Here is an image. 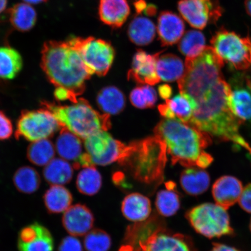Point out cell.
<instances>
[{
    "label": "cell",
    "instance_id": "cell-1",
    "mask_svg": "<svg viewBox=\"0 0 251 251\" xmlns=\"http://www.w3.org/2000/svg\"><path fill=\"white\" fill-rule=\"evenodd\" d=\"M224 65L212 47L207 46L197 57L186 59L184 73L177 82L180 94L193 108L188 124L251 155V147L240 133L242 123L229 107L230 86L222 73Z\"/></svg>",
    "mask_w": 251,
    "mask_h": 251
},
{
    "label": "cell",
    "instance_id": "cell-2",
    "mask_svg": "<svg viewBox=\"0 0 251 251\" xmlns=\"http://www.w3.org/2000/svg\"><path fill=\"white\" fill-rule=\"evenodd\" d=\"M41 66L50 82L56 88L67 89L76 98L84 93L86 81L93 75L71 39L45 43Z\"/></svg>",
    "mask_w": 251,
    "mask_h": 251
},
{
    "label": "cell",
    "instance_id": "cell-3",
    "mask_svg": "<svg viewBox=\"0 0 251 251\" xmlns=\"http://www.w3.org/2000/svg\"><path fill=\"white\" fill-rule=\"evenodd\" d=\"M155 136L166 144L173 165L186 168L197 166L204 151L211 144L209 134L176 119H164L154 128Z\"/></svg>",
    "mask_w": 251,
    "mask_h": 251
},
{
    "label": "cell",
    "instance_id": "cell-4",
    "mask_svg": "<svg viewBox=\"0 0 251 251\" xmlns=\"http://www.w3.org/2000/svg\"><path fill=\"white\" fill-rule=\"evenodd\" d=\"M166 151L164 141L156 136L148 137L128 145L126 153L118 162L135 180L157 186L164 180Z\"/></svg>",
    "mask_w": 251,
    "mask_h": 251
},
{
    "label": "cell",
    "instance_id": "cell-5",
    "mask_svg": "<svg viewBox=\"0 0 251 251\" xmlns=\"http://www.w3.org/2000/svg\"><path fill=\"white\" fill-rule=\"evenodd\" d=\"M42 105L54 115L61 127L67 128L81 139L100 131H107L111 127L110 115L100 114L85 99L78 98L70 105L46 101Z\"/></svg>",
    "mask_w": 251,
    "mask_h": 251
},
{
    "label": "cell",
    "instance_id": "cell-6",
    "mask_svg": "<svg viewBox=\"0 0 251 251\" xmlns=\"http://www.w3.org/2000/svg\"><path fill=\"white\" fill-rule=\"evenodd\" d=\"M137 224L128 228L126 238L134 251H196L189 237L173 233L153 218Z\"/></svg>",
    "mask_w": 251,
    "mask_h": 251
},
{
    "label": "cell",
    "instance_id": "cell-7",
    "mask_svg": "<svg viewBox=\"0 0 251 251\" xmlns=\"http://www.w3.org/2000/svg\"><path fill=\"white\" fill-rule=\"evenodd\" d=\"M186 217L198 233L207 238L221 237L233 233L226 209L218 204H201L189 210Z\"/></svg>",
    "mask_w": 251,
    "mask_h": 251
},
{
    "label": "cell",
    "instance_id": "cell-8",
    "mask_svg": "<svg viewBox=\"0 0 251 251\" xmlns=\"http://www.w3.org/2000/svg\"><path fill=\"white\" fill-rule=\"evenodd\" d=\"M212 47L223 61L237 70L251 66V37H241L225 29L216 32L211 41Z\"/></svg>",
    "mask_w": 251,
    "mask_h": 251
},
{
    "label": "cell",
    "instance_id": "cell-9",
    "mask_svg": "<svg viewBox=\"0 0 251 251\" xmlns=\"http://www.w3.org/2000/svg\"><path fill=\"white\" fill-rule=\"evenodd\" d=\"M57 119L45 108L22 112L19 118L15 137L34 141L48 139L61 129Z\"/></svg>",
    "mask_w": 251,
    "mask_h": 251
},
{
    "label": "cell",
    "instance_id": "cell-10",
    "mask_svg": "<svg viewBox=\"0 0 251 251\" xmlns=\"http://www.w3.org/2000/svg\"><path fill=\"white\" fill-rule=\"evenodd\" d=\"M71 40L79 52L84 64L93 74L100 76L107 74L115 55L111 43L93 37L86 39L74 37Z\"/></svg>",
    "mask_w": 251,
    "mask_h": 251
},
{
    "label": "cell",
    "instance_id": "cell-11",
    "mask_svg": "<svg viewBox=\"0 0 251 251\" xmlns=\"http://www.w3.org/2000/svg\"><path fill=\"white\" fill-rule=\"evenodd\" d=\"M84 147L92 166H106L125 156L127 146L115 140L106 131H100L84 140Z\"/></svg>",
    "mask_w": 251,
    "mask_h": 251
},
{
    "label": "cell",
    "instance_id": "cell-12",
    "mask_svg": "<svg viewBox=\"0 0 251 251\" xmlns=\"http://www.w3.org/2000/svg\"><path fill=\"white\" fill-rule=\"evenodd\" d=\"M178 9L184 20L199 29L216 23L223 11L218 0H180Z\"/></svg>",
    "mask_w": 251,
    "mask_h": 251
},
{
    "label": "cell",
    "instance_id": "cell-13",
    "mask_svg": "<svg viewBox=\"0 0 251 251\" xmlns=\"http://www.w3.org/2000/svg\"><path fill=\"white\" fill-rule=\"evenodd\" d=\"M95 218L90 209L76 203L66 211L62 218L63 227L72 236H83L92 230Z\"/></svg>",
    "mask_w": 251,
    "mask_h": 251
},
{
    "label": "cell",
    "instance_id": "cell-14",
    "mask_svg": "<svg viewBox=\"0 0 251 251\" xmlns=\"http://www.w3.org/2000/svg\"><path fill=\"white\" fill-rule=\"evenodd\" d=\"M164 51L150 55L143 50H139L134 55L132 67L128 72V79L133 80L140 84L155 85L161 79L156 71V61Z\"/></svg>",
    "mask_w": 251,
    "mask_h": 251
},
{
    "label": "cell",
    "instance_id": "cell-15",
    "mask_svg": "<svg viewBox=\"0 0 251 251\" xmlns=\"http://www.w3.org/2000/svg\"><path fill=\"white\" fill-rule=\"evenodd\" d=\"M228 105L232 113L241 123L251 122V82L247 80L246 85L237 78L230 84Z\"/></svg>",
    "mask_w": 251,
    "mask_h": 251
},
{
    "label": "cell",
    "instance_id": "cell-16",
    "mask_svg": "<svg viewBox=\"0 0 251 251\" xmlns=\"http://www.w3.org/2000/svg\"><path fill=\"white\" fill-rule=\"evenodd\" d=\"M243 190V185L239 180L230 176H225L213 185L212 195L218 205L227 209L239 200Z\"/></svg>",
    "mask_w": 251,
    "mask_h": 251
},
{
    "label": "cell",
    "instance_id": "cell-17",
    "mask_svg": "<svg viewBox=\"0 0 251 251\" xmlns=\"http://www.w3.org/2000/svg\"><path fill=\"white\" fill-rule=\"evenodd\" d=\"M185 26L181 18L173 12H162L158 21V33L162 46L175 45L184 35Z\"/></svg>",
    "mask_w": 251,
    "mask_h": 251
},
{
    "label": "cell",
    "instance_id": "cell-18",
    "mask_svg": "<svg viewBox=\"0 0 251 251\" xmlns=\"http://www.w3.org/2000/svg\"><path fill=\"white\" fill-rule=\"evenodd\" d=\"M121 210L126 219L137 224L149 219L151 213V203L149 198L143 194L131 193L122 201Z\"/></svg>",
    "mask_w": 251,
    "mask_h": 251
},
{
    "label": "cell",
    "instance_id": "cell-19",
    "mask_svg": "<svg viewBox=\"0 0 251 251\" xmlns=\"http://www.w3.org/2000/svg\"><path fill=\"white\" fill-rule=\"evenodd\" d=\"M130 11L127 0H100V20L112 27L122 26L127 20Z\"/></svg>",
    "mask_w": 251,
    "mask_h": 251
},
{
    "label": "cell",
    "instance_id": "cell-20",
    "mask_svg": "<svg viewBox=\"0 0 251 251\" xmlns=\"http://www.w3.org/2000/svg\"><path fill=\"white\" fill-rule=\"evenodd\" d=\"M55 144V149L61 158L76 163L82 153L80 138L65 127H61Z\"/></svg>",
    "mask_w": 251,
    "mask_h": 251
},
{
    "label": "cell",
    "instance_id": "cell-21",
    "mask_svg": "<svg viewBox=\"0 0 251 251\" xmlns=\"http://www.w3.org/2000/svg\"><path fill=\"white\" fill-rule=\"evenodd\" d=\"M209 175L199 168H188L181 173L180 184L188 195L197 196L205 193L210 185Z\"/></svg>",
    "mask_w": 251,
    "mask_h": 251
},
{
    "label": "cell",
    "instance_id": "cell-22",
    "mask_svg": "<svg viewBox=\"0 0 251 251\" xmlns=\"http://www.w3.org/2000/svg\"><path fill=\"white\" fill-rule=\"evenodd\" d=\"M43 202L50 214L65 212L71 206L73 196L70 190L60 185H53L44 194Z\"/></svg>",
    "mask_w": 251,
    "mask_h": 251
},
{
    "label": "cell",
    "instance_id": "cell-23",
    "mask_svg": "<svg viewBox=\"0 0 251 251\" xmlns=\"http://www.w3.org/2000/svg\"><path fill=\"white\" fill-rule=\"evenodd\" d=\"M160 114L166 119H176L185 124H189L193 116V108L186 97L181 94L172 99L166 100L165 104L158 107Z\"/></svg>",
    "mask_w": 251,
    "mask_h": 251
},
{
    "label": "cell",
    "instance_id": "cell-24",
    "mask_svg": "<svg viewBox=\"0 0 251 251\" xmlns=\"http://www.w3.org/2000/svg\"><path fill=\"white\" fill-rule=\"evenodd\" d=\"M74 176V166L62 158H54L43 170V176L50 184H67L72 180Z\"/></svg>",
    "mask_w": 251,
    "mask_h": 251
},
{
    "label": "cell",
    "instance_id": "cell-25",
    "mask_svg": "<svg viewBox=\"0 0 251 251\" xmlns=\"http://www.w3.org/2000/svg\"><path fill=\"white\" fill-rule=\"evenodd\" d=\"M97 102L102 111L108 115H117L125 107V97L118 88L108 86L100 91Z\"/></svg>",
    "mask_w": 251,
    "mask_h": 251
},
{
    "label": "cell",
    "instance_id": "cell-26",
    "mask_svg": "<svg viewBox=\"0 0 251 251\" xmlns=\"http://www.w3.org/2000/svg\"><path fill=\"white\" fill-rule=\"evenodd\" d=\"M185 67L177 55H160L156 61V71L160 79L168 82L178 80L183 76Z\"/></svg>",
    "mask_w": 251,
    "mask_h": 251
},
{
    "label": "cell",
    "instance_id": "cell-27",
    "mask_svg": "<svg viewBox=\"0 0 251 251\" xmlns=\"http://www.w3.org/2000/svg\"><path fill=\"white\" fill-rule=\"evenodd\" d=\"M165 185L166 189L161 190L157 194L155 206L159 215L170 217L179 210L180 199L174 182L169 181Z\"/></svg>",
    "mask_w": 251,
    "mask_h": 251
},
{
    "label": "cell",
    "instance_id": "cell-28",
    "mask_svg": "<svg viewBox=\"0 0 251 251\" xmlns=\"http://www.w3.org/2000/svg\"><path fill=\"white\" fill-rule=\"evenodd\" d=\"M128 37L137 46H146L151 43L156 34L154 24L149 19L136 17L131 21L128 29Z\"/></svg>",
    "mask_w": 251,
    "mask_h": 251
},
{
    "label": "cell",
    "instance_id": "cell-29",
    "mask_svg": "<svg viewBox=\"0 0 251 251\" xmlns=\"http://www.w3.org/2000/svg\"><path fill=\"white\" fill-rule=\"evenodd\" d=\"M9 21L15 29L27 31L34 27L37 21L35 9L27 3H19L9 11Z\"/></svg>",
    "mask_w": 251,
    "mask_h": 251
},
{
    "label": "cell",
    "instance_id": "cell-30",
    "mask_svg": "<svg viewBox=\"0 0 251 251\" xmlns=\"http://www.w3.org/2000/svg\"><path fill=\"white\" fill-rule=\"evenodd\" d=\"M23 66V58L17 50L9 47H0V78L13 79Z\"/></svg>",
    "mask_w": 251,
    "mask_h": 251
},
{
    "label": "cell",
    "instance_id": "cell-31",
    "mask_svg": "<svg viewBox=\"0 0 251 251\" xmlns=\"http://www.w3.org/2000/svg\"><path fill=\"white\" fill-rule=\"evenodd\" d=\"M101 174L94 166L83 168L76 178L78 192L87 196H93L99 192L102 187Z\"/></svg>",
    "mask_w": 251,
    "mask_h": 251
},
{
    "label": "cell",
    "instance_id": "cell-32",
    "mask_svg": "<svg viewBox=\"0 0 251 251\" xmlns=\"http://www.w3.org/2000/svg\"><path fill=\"white\" fill-rule=\"evenodd\" d=\"M20 251H54V241L49 229L40 224L36 233L24 242H18Z\"/></svg>",
    "mask_w": 251,
    "mask_h": 251
},
{
    "label": "cell",
    "instance_id": "cell-33",
    "mask_svg": "<svg viewBox=\"0 0 251 251\" xmlns=\"http://www.w3.org/2000/svg\"><path fill=\"white\" fill-rule=\"evenodd\" d=\"M14 186L22 193L30 194L39 189L41 179L38 172L30 166H23L15 173Z\"/></svg>",
    "mask_w": 251,
    "mask_h": 251
},
{
    "label": "cell",
    "instance_id": "cell-34",
    "mask_svg": "<svg viewBox=\"0 0 251 251\" xmlns=\"http://www.w3.org/2000/svg\"><path fill=\"white\" fill-rule=\"evenodd\" d=\"M55 150L54 144L48 139L34 141L28 147L27 156L34 165L46 166L54 158Z\"/></svg>",
    "mask_w": 251,
    "mask_h": 251
},
{
    "label": "cell",
    "instance_id": "cell-35",
    "mask_svg": "<svg viewBox=\"0 0 251 251\" xmlns=\"http://www.w3.org/2000/svg\"><path fill=\"white\" fill-rule=\"evenodd\" d=\"M205 37L200 31H187L180 40L178 49L186 58L197 57L206 48Z\"/></svg>",
    "mask_w": 251,
    "mask_h": 251
},
{
    "label": "cell",
    "instance_id": "cell-36",
    "mask_svg": "<svg viewBox=\"0 0 251 251\" xmlns=\"http://www.w3.org/2000/svg\"><path fill=\"white\" fill-rule=\"evenodd\" d=\"M111 245L110 235L100 228L92 229L84 239V246L87 251H108Z\"/></svg>",
    "mask_w": 251,
    "mask_h": 251
},
{
    "label": "cell",
    "instance_id": "cell-37",
    "mask_svg": "<svg viewBox=\"0 0 251 251\" xmlns=\"http://www.w3.org/2000/svg\"><path fill=\"white\" fill-rule=\"evenodd\" d=\"M130 100L135 107L140 109L152 108L156 102V93L149 85L138 87L131 91Z\"/></svg>",
    "mask_w": 251,
    "mask_h": 251
},
{
    "label": "cell",
    "instance_id": "cell-38",
    "mask_svg": "<svg viewBox=\"0 0 251 251\" xmlns=\"http://www.w3.org/2000/svg\"><path fill=\"white\" fill-rule=\"evenodd\" d=\"M58 251H83L79 240L75 236L66 237L59 244Z\"/></svg>",
    "mask_w": 251,
    "mask_h": 251
},
{
    "label": "cell",
    "instance_id": "cell-39",
    "mask_svg": "<svg viewBox=\"0 0 251 251\" xmlns=\"http://www.w3.org/2000/svg\"><path fill=\"white\" fill-rule=\"evenodd\" d=\"M13 133L12 122L4 112L0 111V140L8 139Z\"/></svg>",
    "mask_w": 251,
    "mask_h": 251
},
{
    "label": "cell",
    "instance_id": "cell-40",
    "mask_svg": "<svg viewBox=\"0 0 251 251\" xmlns=\"http://www.w3.org/2000/svg\"><path fill=\"white\" fill-rule=\"evenodd\" d=\"M238 201L241 208L251 213V184L244 188Z\"/></svg>",
    "mask_w": 251,
    "mask_h": 251
},
{
    "label": "cell",
    "instance_id": "cell-41",
    "mask_svg": "<svg viewBox=\"0 0 251 251\" xmlns=\"http://www.w3.org/2000/svg\"><path fill=\"white\" fill-rule=\"evenodd\" d=\"M159 96L163 99L168 100L172 96V89L170 86L168 84H163L160 86L158 89Z\"/></svg>",
    "mask_w": 251,
    "mask_h": 251
},
{
    "label": "cell",
    "instance_id": "cell-42",
    "mask_svg": "<svg viewBox=\"0 0 251 251\" xmlns=\"http://www.w3.org/2000/svg\"><path fill=\"white\" fill-rule=\"evenodd\" d=\"M210 251H239L235 248L221 244H214L212 249Z\"/></svg>",
    "mask_w": 251,
    "mask_h": 251
},
{
    "label": "cell",
    "instance_id": "cell-43",
    "mask_svg": "<svg viewBox=\"0 0 251 251\" xmlns=\"http://www.w3.org/2000/svg\"><path fill=\"white\" fill-rule=\"evenodd\" d=\"M136 7L137 11L140 13L146 7V2L143 1V0H140V1L136 3Z\"/></svg>",
    "mask_w": 251,
    "mask_h": 251
},
{
    "label": "cell",
    "instance_id": "cell-44",
    "mask_svg": "<svg viewBox=\"0 0 251 251\" xmlns=\"http://www.w3.org/2000/svg\"><path fill=\"white\" fill-rule=\"evenodd\" d=\"M245 7L247 14L251 17V0H245Z\"/></svg>",
    "mask_w": 251,
    "mask_h": 251
},
{
    "label": "cell",
    "instance_id": "cell-45",
    "mask_svg": "<svg viewBox=\"0 0 251 251\" xmlns=\"http://www.w3.org/2000/svg\"><path fill=\"white\" fill-rule=\"evenodd\" d=\"M118 251H134L133 247L129 244H125L122 246Z\"/></svg>",
    "mask_w": 251,
    "mask_h": 251
},
{
    "label": "cell",
    "instance_id": "cell-46",
    "mask_svg": "<svg viewBox=\"0 0 251 251\" xmlns=\"http://www.w3.org/2000/svg\"><path fill=\"white\" fill-rule=\"evenodd\" d=\"M25 3L29 4H39L40 3L46 2L47 0H24Z\"/></svg>",
    "mask_w": 251,
    "mask_h": 251
},
{
    "label": "cell",
    "instance_id": "cell-47",
    "mask_svg": "<svg viewBox=\"0 0 251 251\" xmlns=\"http://www.w3.org/2000/svg\"><path fill=\"white\" fill-rule=\"evenodd\" d=\"M7 5V0H0V14L5 10Z\"/></svg>",
    "mask_w": 251,
    "mask_h": 251
},
{
    "label": "cell",
    "instance_id": "cell-48",
    "mask_svg": "<svg viewBox=\"0 0 251 251\" xmlns=\"http://www.w3.org/2000/svg\"><path fill=\"white\" fill-rule=\"evenodd\" d=\"M250 228H251V224H250Z\"/></svg>",
    "mask_w": 251,
    "mask_h": 251
}]
</instances>
